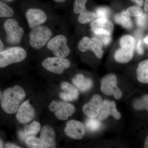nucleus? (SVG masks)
<instances>
[{
  "label": "nucleus",
  "mask_w": 148,
  "mask_h": 148,
  "mask_svg": "<svg viewBox=\"0 0 148 148\" xmlns=\"http://www.w3.org/2000/svg\"><path fill=\"white\" fill-rule=\"evenodd\" d=\"M26 97L25 90L21 86H15L9 88L2 93L1 106L6 113H15Z\"/></svg>",
  "instance_id": "nucleus-1"
},
{
  "label": "nucleus",
  "mask_w": 148,
  "mask_h": 148,
  "mask_svg": "<svg viewBox=\"0 0 148 148\" xmlns=\"http://www.w3.org/2000/svg\"><path fill=\"white\" fill-rule=\"evenodd\" d=\"M27 53L23 48L16 47L9 48L0 52V68H5L11 64L24 61Z\"/></svg>",
  "instance_id": "nucleus-2"
},
{
  "label": "nucleus",
  "mask_w": 148,
  "mask_h": 148,
  "mask_svg": "<svg viewBox=\"0 0 148 148\" xmlns=\"http://www.w3.org/2000/svg\"><path fill=\"white\" fill-rule=\"evenodd\" d=\"M51 30L45 26H39L32 29L29 35V43L36 49L42 48L52 37Z\"/></svg>",
  "instance_id": "nucleus-3"
},
{
  "label": "nucleus",
  "mask_w": 148,
  "mask_h": 148,
  "mask_svg": "<svg viewBox=\"0 0 148 148\" xmlns=\"http://www.w3.org/2000/svg\"><path fill=\"white\" fill-rule=\"evenodd\" d=\"M4 28L6 33L7 42L11 45H16L21 42L24 30L19 26L18 21L9 18L5 22Z\"/></svg>",
  "instance_id": "nucleus-4"
},
{
  "label": "nucleus",
  "mask_w": 148,
  "mask_h": 148,
  "mask_svg": "<svg viewBox=\"0 0 148 148\" xmlns=\"http://www.w3.org/2000/svg\"><path fill=\"white\" fill-rule=\"evenodd\" d=\"M47 47L56 57L65 58L71 53L67 45V39L64 35H58L49 40Z\"/></svg>",
  "instance_id": "nucleus-5"
},
{
  "label": "nucleus",
  "mask_w": 148,
  "mask_h": 148,
  "mask_svg": "<svg viewBox=\"0 0 148 148\" xmlns=\"http://www.w3.org/2000/svg\"><path fill=\"white\" fill-rule=\"evenodd\" d=\"M49 109L60 120H67L75 112L73 105L63 101H52L49 106Z\"/></svg>",
  "instance_id": "nucleus-6"
},
{
  "label": "nucleus",
  "mask_w": 148,
  "mask_h": 148,
  "mask_svg": "<svg viewBox=\"0 0 148 148\" xmlns=\"http://www.w3.org/2000/svg\"><path fill=\"white\" fill-rule=\"evenodd\" d=\"M42 66L49 71L53 73L61 74L69 69L71 63L68 59L60 57H49L42 63Z\"/></svg>",
  "instance_id": "nucleus-7"
},
{
  "label": "nucleus",
  "mask_w": 148,
  "mask_h": 148,
  "mask_svg": "<svg viewBox=\"0 0 148 148\" xmlns=\"http://www.w3.org/2000/svg\"><path fill=\"white\" fill-rule=\"evenodd\" d=\"M117 84L116 76L112 74H109L103 78L101 81V90L106 95H113L116 99H120L122 94Z\"/></svg>",
  "instance_id": "nucleus-8"
},
{
  "label": "nucleus",
  "mask_w": 148,
  "mask_h": 148,
  "mask_svg": "<svg viewBox=\"0 0 148 148\" xmlns=\"http://www.w3.org/2000/svg\"><path fill=\"white\" fill-rule=\"evenodd\" d=\"M90 26L91 31L96 35L111 36L114 31L113 23L108 18L95 19L91 22Z\"/></svg>",
  "instance_id": "nucleus-9"
},
{
  "label": "nucleus",
  "mask_w": 148,
  "mask_h": 148,
  "mask_svg": "<svg viewBox=\"0 0 148 148\" xmlns=\"http://www.w3.org/2000/svg\"><path fill=\"white\" fill-rule=\"evenodd\" d=\"M36 111L30 104L29 100L20 105L17 110L16 118L19 123L25 124L29 123L34 118Z\"/></svg>",
  "instance_id": "nucleus-10"
},
{
  "label": "nucleus",
  "mask_w": 148,
  "mask_h": 148,
  "mask_svg": "<svg viewBox=\"0 0 148 148\" xmlns=\"http://www.w3.org/2000/svg\"><path fill=\"white\" fill-rule=\"evenodd\" d=\"M26 17L29 27L32 29L45 23L47 18L44 11L36 8H31L27 10Z\"/></svg>",
  "instance_id": "nucleus-11"
},
{
  "label": "nucleus",
  "mask_w": 148,
  "mask_h": 148,
  "mask_svg": "<svg viewBox=\"0 0 148 148\" xmlns=\"http://www.w3.org/2000/svg\"><path fill=\"white\" fill-rule=\"evenodd\" d=\"M103 103V100L100 95H93L90 102L84 106V114L90 118H96L100 114Z\"/></svg>",
  "instance_id": "nucleus-12"
},
{
  "label": "nucleus",
  "mask_w": 148,
  "mask_h": 148,
  "mask_svg": "<svg viewBox=\"0 0 148 148\" xmlns=\"http://www.w3.org/2000/svg\"><path fill=\"white\" fill-rule=\"evenodd\" d=\"M65 132L68 137L76 140L82 139L85 134L84 125L82 123L73 120L66 123Z\"/></svg>",
  "instance_id": "nucleus-13"
},
{
  "label": "nucleus",
  "mask_w": 148,
  "mask_h": 148,
  "mask_svg": "<svg viewBox=\"0 0 148 148\" xmlns=\"http://www.w3.org/2000/svg\"><path fill=\"white\" fill-rule=\"evenodd\" d=\"M99 115V119L101 120L106 119L109 115H112L116 120L119 119L121 116V114L117 110L116 103L108 100L103 101Z\"/></svg>",
  "instance_id": "nucleus-14"
},
{
  "label": "nucleus",
  "mask_w": 148,
  "mask_h": 148,
  "mask_svg": "<svg viewBox=\"0 0 148 148\" xmlns=\"http://www.w3.org/2000/svg\"><path fill=\"white\" fill-rule=\"evenodd\" d=\"M40 139L44 148H54L56 147L55 132L50 126L43 127L41 131Z\"/></svg>",
  "instance_id": "nucleus-15"
},
{
  "label": "nucleus",
  "mask_w": 148,
  "mask_h": 148,
  "mask_svg": "<svg viewBox=\"0 0 148 148\" xmlns=\"http://www.w3.org/2000/svg\"><path fill=\"white\" fill-rule=\"evenodd\" d=\"M61 87L64 92H61L59 96L64 101H73L78 98V90L73 85L67 82H63L61 84Z\"/></svg>",
  "instance_id": "nucleus-16"
},
{
  "label": "nucleus",
  "mask_w": 148,
  "mask_h": 148,
  "mask_svg": "<svg viewBox=\"0 0 148 148\" xmlns=\"http://www.w3.org/2000/svg\"><path fill=\"white\" fill-rule=\"evenodd\" d=\"M41 125L37 121H34L25 125L23 130L18 131V135L21 141H25L29 137L35 136L40 130Z\"/></svg>",
  "instance_id": "nucleus-17"
},
{
  "label": "nucleus",
  "mask_w": 148,
  "mask_h": 148,
  "mask_svg": "<svg viewBox=\"0 0 148 148\" xmlns=\"http://www.w3.org/2000/svg\"><path fill=\"white\" fill-rule=\"evenodd\" d=\"M72 82L81 92H86L92 87L93 82L90 78H87L82 74L77 75L72 79Z\"/></svg>",
  "instance_id": "nucleus-18"
},
{
  "label": "nucleus",
  "mask_w": 148,
  "mask_h": 148,
  "mask_svg": "<svg viewBox=\"0 0 148 148\" xmlns=\"http://www.w3.org/2000/svg\"><path fill=\"white\" fill-rule=\"evenodd\" d=\"M134 51V49L121 47L116 51L115 59L119 63H128L133 58Z\"/></svg>",
  "instance_id": "nucleus-19"
},
{
  "label": "nucleus",
  "mask_w": 148,
  "mask_h": 148,
  "mask_svg": "<svg viewBox=\"0 0 148 148\" xmlns=\"http://www.w3.org/2000/svg\"><path fill=\"white\" fill-rule=\"evenodd\" d=\"M114 20L116 23L120 24L125 29H130L133 27L132 19L125 11L116 14L114 16Z\"/></svg>",
  "instance_id": "nucleus-20"
},
{
  "label": "nucleus",
  "mask_w": 148,
  "mask_h": 148,
  "mask_svg": "<svg viewBox=\"0 0 148 148\" xmlns=\"http://www.w3.org/2000/svg\"><path fill=\"white\" fill-rule=\"evenodd\" d=\"M138 81L142 83H148V61L145 60L140 62L137 70Z\"/></svg>",
  "instance_id": "nucleus-21"
},
{
  "label": "nucleus",
  "mask_w": 148,
  "mask_h": 148,
  "mask_svg": "<svg viewBox=\"0 0 148 148\" xmlns=\"http://www.w3.org/2000/svg\"><path fill=\"white\" fill-rule=\"evenodd\" d=\"M103 44L98 38L93 37L90 39V50L95 53L98 58H101L103 57Z\"/></svg>",
  "instance_id": "nucleus-22"
},
{
  "label": "nucleus",
  "mask_w": 148,
  "mask_h": 148,
  "mask_svg": "<svg viewBox=\"0 0 148 148\" xmlns=\"http://www.w3.org/2000/svg\"><path fill=\"white\" fill-rule=\"evenodd\" d=\"M96 17L95 13L86 10L80 14L78 20L80 24H85L93 21Z\"/></svg>",
  "instance_id": "nucleus-23"
},
{
  "label": "nucleus",
  "mask_w": 148,
  "mask_h": 148,
  "mask_svg": "<svg viewBox=\"0 0 148 148\" xmlns=\"http://www.w3.org/2000/svg\"><path fill=\"white\" fill-rule=\"evenodd\" d=\"M85 125L89 131L95 132L100 129L102 124L100 121L95 118H90L86 121Z\"/></svg>",
  "instance_id": "nucleus-24"
},
{
  "label": "nucleus",
  "mask_w": 148,
  "mask_h": 148,
  "mask_svg": "<svg viewBox=\"0 0 148 148\" xmlns=\"http://www.w3.org/2000/svg\"><path fill=\"white\" fill-rule=\"evenodd\" d=\"M14 14L13 9L5 3L0 1V18L12 17Z\"/></svg>",
  "instance_id": "nucleus-25"
},
{
  "label": "nucleus",
  "mask_w": 148,
  "mask_h": 148,
  "mask_svg": "<svg viewBox=\"0 0 148 148\" xmlns=\"http://www.w3.org/2000/svg\"><path fill=\"white\" fill-rule=\"evenodd\" d=\"M135 40L134 37L130 35H125L122 37L120 40V45L122 47L135 48Z\"/></svg>",
  "instance_id": "nucleus-26"
},
{
  "label": "nucleus",
  "mask_w": 148,
  "mask_h": 148,
  "mask_svg": "<svg viewBox=\"0 0 148 148\" xmlns=\"http://www.w3.org/2000/svg\"><path fill=\"white\" fill-rule=\"evenodd\" d=\"M26 145L29 148H44L41 139L35 136L29 137L25 140Z\"/></svg>",
  "instance_id": "nucleus-27"
},
{
  "label": "nucleus",
  "mask_w": 148,
  "mask_h": 148,
  "mask_svg": "<svg viewBox=\"0 0 148 148\" xmlns=\"http://www.w3.org/2000/svg\"><path fill=\"white\" fill-rule=\"evenodd\" d=\"M87 2V0H75L74 3V12L80 14L86 10L85 5Z\"/></svg>",
  "instance_id": "nucleus-28"
},
{
  "label": "nucleus",
  "mask_w": 148,
  "mask_h": 148,
  "mask_svg": "<svg viewBox=\"0 0 148 148\" xmlns=\"http://www.w3.org/2000/svg\"><path fill=\"white\" fill-rule=\"evenodd\" d=\"M126 13L130 16L138 17L143 15V9L138 6H132L129 7L126 11Z\"/></svg>",
  "instance_id": "nucleus-29"
},
{
  "label": "nucleus",
  "mask_w": 148,
  "mask_h": 148,
  "mask_svg": "<svg viewBox=\"0 0 148 148\" xmlns=\"http://www.w3.org/2000/svg\"><path fill=\"white\" fill-rule=\"evenodd\" d=\"M90 39L88 37H85L81 40L79 44L78 47L82 52H86L90 50Z\"/></svg>",
  "instance_id": "nucleus-30"
},
{
  "label": "nucleus",
  "mask_w": 148,
  "mask_h": 148,
  "mask_svg": "<svg viewBox=\"0 0 148 148\" xmlns=\"http://www.w3.org/2000/svg\"><path fill=\"white\" fill-rule=\"evenodd\" d=\"M110 14V10L107 7L99 8L97 9L95 13L96 16L98 18H108Z\"/></svg>",
  "instance_id": "nucleus-31"
},
{
  "label": "nucleus",
  "mask_w": 148,
  "mask_h": 148,
  "mask_svg": "<svg viewBox=\"0 0 148 148\" xmlns=\"http://www.w3.org/2000/svg\"><path fill=\"white\" fill-rule=\"evenodd\" d=\"M148 95H145L142 99L138 100L134 104V108L137 110H148Z\"/></svg>",
  "instance_id": "nucleus-32"
},
{
  "label": "nucleus",
  "mask_w": 148,
  "mask_h": 148,
  "mask_svg": "<svg viewBox=\"0 0 148 148\" xmlns=\"http://www.w3.org/2000/svg\"><path fill=\"white\" fill-rule=\"evenodd\" d=\"M136 23L139 27H145L147 23V14H143L141 16L137 17Z\"/></svg>",
  "instance_id": "nucleus-33"
},
{
  "label": "nucleus",
  "mask_w": 148,
  "mask_h": 148,
  "mask_svg": "<svg viewBox=\"0 0 148 148\" xmlns=\"http://www.w3.org/2000/svg\"><path fill=\"white\" fill-rule=\"evenodd\" d=\"M101 36V41L103 45L107 46L110 43L112 40V37L111 36H108V35H100Z\"/></svg>",
  "instance_id": "nucleus-34"
},
{
  "label": "nucleus",
  "mask_w": 148,
  "mask_h": 148,
  "mask_svg": "<svg viewBox=\"0 0 148 148\" xmlns=\"http://www.w3.org/2000/svg\"><path fill=\"white\" fill-rule=\"evenodd\" d=\"M137 52L140 55H142L144 53V45H143V43L141 40L139 41L138 44H137Z\"/></svg>",
  "instance_id": "nucleus-35"
},
{
  "label": "nucleus",
  "mask_w": 148,
  "mask_h": 148,
  "mask_svg": "<svg viewBox=\"0 0 148 148\" xmlns=\"http://www.w3.org/2000/svg\"><path fill=\"white\" fill-rule=\"evenodd\" d=\"M130 1L135 3L137 5L140 7H142L144 5V0H130Z\"/></svg>",
  "instance_id": "nucleus-36"
},
{
  "label": "nucleus",
  "mask_w": 148,
  "mask_h": 148,
  "mask_svg": "<svg viewBox=\"0 0 148 148\" xmlns=\"http://www.w3.org/2000/svg\"><path fill=\"white\" fill-rule=\"evenodd\" d=\"M5 147L8 148H20V147L16 145L15 144H12V143H7L5 145Z\"/></svg>",
  "instance_id": "nucleus-37"
},
{
  "label": "nucleus",
  "mask_w": 148,
  "mask_h": 148,
  "mask_svg": "<svg viewBox=\"0 0 148 148\" xmlns=\"http://www.w3.org/2000/svg\"><path fill=\"white\" fill-rule=\"evenodd\" d=\"M144 9L147 12L148 10V0H145V4H144Z\"/></svg>",
  "instance_id": "nucleus-38"
},
{
  "label": "nucleus",
  "mask_w": 148,
  "mask_h": 148,
  "mask_svg": "<svg viewBox=\"0 0 148 148\" xmlns=\"http://www.w3.org/2000/svg\"><path fill=\"white\" fill-rule=\"evenodd\" d=\"M4 45L1 40L0 39V52L4 50Z\"/></svg>",
  "instance_id": "nucleus-39"
},
{
  "label": "nucleus",
  "mask_w": 148,
  "mask_h": 148,
  "mask_svg": "<svg viewBox=\"0 0 148 148\" xmlns=\"http://www.w3.org/2000/svg\"><path fill=\"white\" fill-rule=\"evenodd\" d=\"M148 36H147L145 37V38H144V42H145V43L146 44H147V45H148Z\"/></svg>",
  "instance_id": "nucleus-40"
},
{
  "label": "nucleus",
  "mask_w": 148,
  "mask_h": 148,
  "mask_svg": "<svg viewBox=\"0 0 148 148\" xmlns=\"http://www.w3.org/2000/svg\"><path fill=\"white\" fill-rule=\"evenodd\" d=\"M148 137H147V139H146V141H145V148H148Z\"/></svg>",
  "instance_id": "nucleus-41"
},
{
  "label": "nucleus",
  "mask_w": 148,
  "mask_h": 148,
  "mask_svg": "<svg viewBox=\"0 0 148 148\" xmlns=\"http://www.w3.org/2000/svg\"><path fill=\"white\" fill-rule=\"evenodd\" d=\"M3 147V143L2 140L0 139V148Z\"/></svg>",
  "instance_id": "nucleus-42"
},
{
  "label": "nucleus",
  "mask_w": 148,
  "mask_h": 148,
  "mask_svg": "<svg viewBox=\"0 0 148 148\" xmlns=\"http://www.w3.org/2000/svg\"><path fill=\"white\" fill-rule=\"evenodd\" d=\"M54 1L56 2L64 3L66 0H54Z\"/></svg>",
  "instance_id": "nucleus-43"
},
{
  "label": "nucleus",
  "mask_w": 148,
  "mask_h": 148,
  "mask_svg": "<svg viewBox=\"0 0 148 148\" xmlns=\"http://www.w3.org/2000/svg\"><path fill=\"white\" fill-rule=\"evenodd\" d=\"M2 95V93L1 90H0V101H1V98Z\"/></svg>",
  "instance_id": "nucleus-44"
}]
</instances>
